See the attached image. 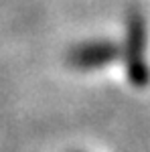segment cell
Returning <instances> with one entry per match:
<instances>
[{"label":"cell","instance_id":"1","mask_svg":"<svg viewBox=\"0 0 150 152\" xmlns=\"http://www.w3.org/2000/svg\"><path fill=\"white\" fill-rule=\"evenodd\" d=\"M120 57L124 61L126 75L134 87H146L150 83L148 67V26L138 8H132L124 20V43L120 45Z\"/></svg>","mask_w":150,"mask_h":152},{"label":"cell","instance_id":"2","mask_svg":"<svg viewBox=\"0 0 150 152\" xmlns=\"http://www.w3.org/2000/svg\"><path fill=\"white\" fill-rule=\"evenodd\" d=\"M120 59V45L110 39H91L69 49L67 61L79 71H93L108 67L112 61Z\"/></svg>","mask_w":150,"mask_h":152}]
</instances>
